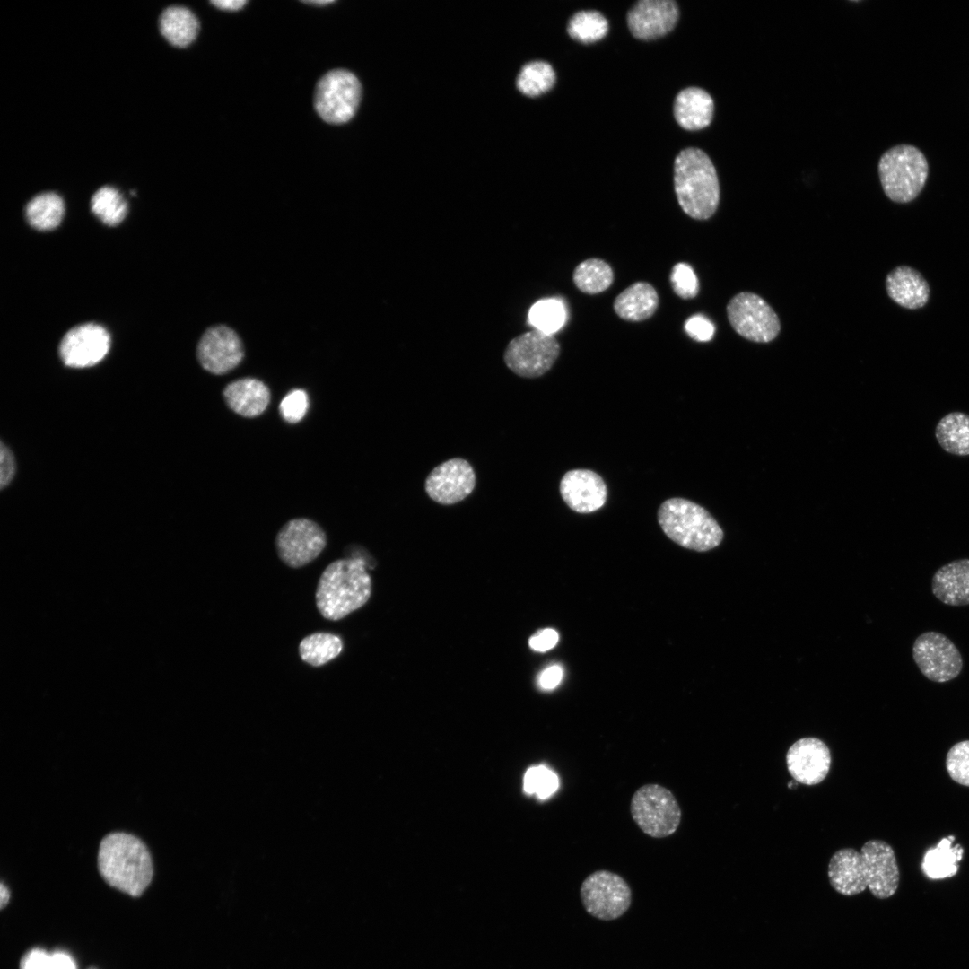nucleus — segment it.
<instances>
[{
    "label": "nucleus",
    "instance_id": "f257e3e1",
    "mask_svg": "<svg viewBox=\"0 0 969 969\" xmlns=\"http://www.w3.org/2000/svg\"><path fill=\"white\" fill-rule=\"evenodd\" d=\"M827 874L837 893L851 896L869 888L877 899L893 896L900 880L893 848L878 839L866 842L860 851L853 848L836 851L829 860Z\"/></svg>",
    "mask_w": 969,
    "mask_h": 969
},
{
    "label": "nucleus",
    "instance_id": "f03ea898",
    "mask_svg": "<svg viewBox=\"0 0 969 969\" xmlns=\"http://www.w3.org/2000/svg\"><path fill=\"white\" fill-rule=\"evenodd\" d=\"M98 869L112 887L139 896L151 883L153 862L146 845L136 836L116 832L106 835L98 852Z\"/></svg>",
    "mask_w": 969,
    "mask_h": 969
},
{
    "label": "nucleus",
    "instance_id": "7ed1b4c3",
    "mask_svg": "<svg viewBox=\"0 0 969 969\" xmlns=\"http://www.w3.org/2000/svg\"><path fill=\"white\" fill-rule=\"evenodd\" d=\"M371 593L366 563L361 558L338 559L329 563L319 579L316 606L324 618L337 621L362 607Z\"/></svg>",
    "mask_w": 969,
    "mask_h": 969
},
{
    "label": "nucleus",
    "instance_id": "20e7f679",
    "mask_svg": "<svg viewBox=\"0 0 969 969\" xmlns=\"http://www.w3.org/2000/svg\"><path fill=\"white\" fill-rule=\"evenodd\" d=\"M674 184L678 204L690 217L706 220L716 212L720 202L718 175L703 150L689 147L677 154Z\"/></svg>",
    "mask_w": 969,
    "mask_h": 969
},
{
    "label": "nucleus",
    "instance_id": "39448f33",
    "mask_svg": "<svg viewBox=\"0 0 969 969\" xmlns=\"http://www.w3.org/2000/svg\"><path fill=\"white\" fill-rule=\"evenodd\" d=\"M658 522L666 536L679 546L704 552L718 546L723 531L702 506L684 498H670L658 510Z\"/></svg>",
    "mask_w": 969,
    "mask_h": 969
},
{
    "label": "nucleus",
    "instance_id": "423d86ee",
    "mask_svg": "<svg viewBox=\"0 0 969 969\" xmlns=\"http://www.w3.org/2000/svg\"><path fill=\"white\" fill-rule=\"evenodd\" d=\"M878 175L886 196L896 203L914 200L925 186L929 164L920 149L898 144L888 149L878 162Z\"/></svg>",
    "mask_w": 969,
    "mask_h": 969
},
{
    "label": "nucleus",
    "instance_id": "0eeeda50",
    "mask_svg": "<svg viewBox=\"0 0 969 969\" xmlns=\"http://www.w3.org/2000/svg\"><path fill=\"white\" fill-rule=\"evenodd\" d=\"M630 811L639 828L653 838L673 834L682 817L674 794L657 783L644 784L636 790L631 799Z\"/></svg>",
    "mask_w": 969,
    "mask_h": 969
},
{
    "label": "nucleus",
    "instance_id": "6e6552de",
    "mask_svg": "<svg viewBox=\"0 0 969 969\" xmlns=\"http://www.w3.org/2000/svg\"><path fill=\"white\" fill-rule=\"evenodd\" d=\"M362 97V86L357 77L345 69H334L317 83L314 107L327 123L340 125L355 114Z\"/></svg>",
    "mask_w": 969,
    "mask_h": 969
},
{
    "label": "nucleus",
    "instance_id": "1a4fd4ad",
    "mask_svg": "<svg viewBox=\"0 0 969 969\" xmlns=\"http://www.w3.org/2000/svg\"><path fill=\"white\" fill-rule=\"evenodd\" d=\"M559 354L560 345L554 335L535 329L514 337L508 344L503 359L518 376L537 378L552 368Z\"/></svg>",
    "mask_w": 969,
    "mask_h": 969
},
{
    "label": "nucleus",
    "instance_id": "9d476101",
    "mask_svg": "<svg viewBox=\"0 0 969 969\" xmlns=\"http://www.w3.org/2000/svg\"><path fill=\"white\" fill-rule=\"evenodd\" d=\"M727 315L738 335L755 343H768L781 330L773 309L754 292H742L732 297L727 305Z\"/></svg>",
    "mask_w": 969,
    "mask_h": 969
},
{
    "label": "nucleus",
    "instance_id": "9b49d317",
    "mask_svg": "<svg viewBox=\"0 0 969 969\" xmlns=\"http://www.w3.org/2000/svg\"><path fill=\"white\" fill-rule=\"evenodd\" d=\"M580 893L586 911L605 921L622 916L632 901V891L626 881L608 870H597L589 875L583 880Z\"/></svg>",
    "mask_w": 969,
    "mask_h": 969
},
{
    "label": "nucleus",
    "instance_id": "f8f14e48",
    "mask_svg": "<svg viewBox=\"0 0 969 969\" xmlns=\"http://www.w3.org/2000/svg\"><path fill=\"white\" fill-rule=\"evenodd\" d=\"M912 651L921 673L932 682H949L956 678L963 669L964 662L959 650L941 633L927 631L921 633L913 642Z\"/></svg>",
    "mask_w": 969,
    "mask_h": 969
},
{
    "label": "nucleus",
    "instance_id": "ddd939ff",
    "mask_svg": "<svg viewBox=\"0 0 969 969\" xmlns=\"http://www.w3.org/2000/svg\"><path fill=\"white\" fill-rule=\"evenodd\" d=\"M326 544L327 537L321 527L306 518L289 520L275 537L278 557L292 568L311 563L320 554Z\"/></svg>",
    "mask_w": 969,
    "mask_h": 969
},
{
    "label": "nucleus",
    "instance_id": "4468645a",
    "mask_svg": "<svg viewBox=\"0 0 969 969\" xmlns=\"http://www.w3.org/2000/svg\"><path fill=\"white\" fill-rule=\"evenodd\" d=\"M475 486V471L470 463L461 458L448 459L435 467L424 483L428 496L442 505L463 501Z\"/></svg>",
    "mask_w": 969,
    "mask_h": 969
},
{
    "label": "nucleus",
    "instance_id": "2eb2a0df",
    "mask_svg": "<svg viewBox=\"0 0 969 969\" xmlns=\"http://www.w3.org/2000/svg\"><path fill=\"white\" fill-rule=\"evenodd\" d=\"M110 347V336L101 326L83 324L70 329L59 345V355L69 367L84 368L99 363Z\"/></svg>",
    "mask_w": 969,
    "mask_h": 969
},
{
    "label": "nucleus",
    "instance_id": "dca6fc26",
    "mask_svg": "<svg viewBox=\"0 0 969 969\" xmlns=\"http://www.w3.org/2000/svg\"><path fill=\"white\" fill-rule=\"evenodd\" d=\"M196 355L205 371L222 375L240 363L244 350L237 333L220 325L212 327L204 333L197 345Z\"/></svg>",
    "mask_w": 969,
    "mask_h": 969
},
{
    "label": "nucleus",
    "instance_id": "f3484780",
    "mask_svg": "<svg viewBox=\"0 0 969 969\" xmlns=\"http://www.w3.org/2000/svg\"><path fill=\"white\" fill-rule=\"evenodd\" d=\"M832 763L831 752L817 738H802L787 751L786 764L790 774L799 783L816 785L827 776Z\"/></svg>",
    "mask_w": 969,
    "mask_h": 969
},
{
    "label": "nucleus",
    "instance_id": "a211bd4d",
    "mask_svg": "<svg viewBox=\"0 0 969 969\" xmlns=\"http://www.w3.org/2000/svg\"><path fill=\"white\" fill-rule=\"evenodd\" d=\"M678 15L677 4L672 0H641L628 12L627 24L635 38L650 40L668 33Z\"/></svg>",
    "mask_w": 969,
    "mask_h": 969
},
{
    "label": "nucleus",
    "instance_id": "6ab92c4d",
    "mask_svg": "<svg viewBox=\"0 0 969 969\" xmlns=\"http://www.w3.org/2000/svg\"><path fill=\"white\" fill-rule=\"evenodd\" d=\"M560 494L566 505L579 513H590L607 501V489L603 478L589 469H572L562 477Z\"/></svg>",
    "mask_w": 969,
    "mask_h": 969
},
{
    "label": "nucleus",
    "instance_id": "aec40b11",
    "mask_svg": "<svg viewBox=\"0 0 969 969\" xmlns=\"http://www.w3.org/2000/svg\"><path fill=\"white\" fill-rule=\"evenodd\" d=\"M931 591L945 605L968 606L969 559L954 560L939 567L933 574Z\"/></svg>",
    "mask_w": 969,
    "mask_h": 969
},
{
    "label": "nucleus",
    "instance_id": "412c9836",
    "mask_svg": "<svg viewBox=\"0 0 969 969\" xmlns=\"http://www.w3.org/2000/svg\"><path fill=\"white\" fill-rule=\"evenodd\" d=\"M223 397L228 407L234 413L253 418L266 411L271 394L263 381L254 378H243L229 383L223 391Z\"/></svg>",
    "mask_w": 969,
    "mask_h": 969
},
{
    "label": "nucleus",
    "instance_id": "4be33fe9",
    "mask_svg": "<svg viewBox=\"0 0 969 969\" xmlns=\"http://www.w3.org/2000/svg\"><path fill=\"white\" fill-rule=\"evenodd\" d=\"M888 296L898 305L910 310L923 307L930 297V286L915 269L901 266L893 269L886 278Z\"/></svg>",
    "mask_w": 969,
    "mask_h": 969
},
{
    "label": "nucleus",
    "instance_id": "5701e85b",
    "mask_svg": "<svg viewBox=\"0 0 969 969\" xmlns=\"http://www.w3.org/2000/svg\"><path fill=\"white\" fill-rule=\"evenodd\" d=\"M714 111L711 96L699 87H687L677 95L674 116L680 127L686 130H700L708 127Z\"/></svg>",
    "mask_w": 969,
    "mask_h": 969
},
{
    "label": "nucleus",
    "instance_id": "b1692460",
    "mask_svg": "<svg viewBox=\"0 0 969 969\" xmlns=\"http://www.w3.org/2000/svg\"><path fill=\"white\" fill-rule=\"evenodd\" d=\"M658 305L659 296L654 287L645 282H637L615 298L614 310L621 319L635 322L651 317Z\"/></svg>",
    "mask_w": 969,
    "mask_h": 969
},
{
    "label": "nucleus",
    "instance_id": "393cba45",
    "mask_svg": "<svg viewBox=\"0 0 969 969\" xmlns=\"http://www.w3.org/2000/svg\"><path fill=\"white\" fill-rule=\"evenodd\" d=\"M159 27L167 41L178 48L190 45L199 31L196 16L188 8L180 5L166 8L160 16Z\"/></svg>",
    "mask_w": 969,
    "mask_h": 969
},
{
    "label": "nucleus",
    "instance_id": "a878e982",
    "mask_svg": "<svg viewBox=\"0 0 969 969\" xmlns=\"http://www.w3.org/2000/svg\"><path fill=\"white\" fill-rule=\"evenodd\" d=\"M954 840L952 835L943 838L935 847L925 852L921 868L928 877L942 879L956 874L964 850L959 844L953 846Z\"/></svg>",
    "mask_w": 969,
    "mask_h": 969
},
{
    "label": "nucleus",
    "instance_id": "bb28decb",
    "mask_svg": "<svg viewBox=\"0 0 969 969\" xmlns=\"http://www.w3.org/2000/svg\"><path fill=\"white\" fill-rule=\"evenodd\" d=\"M936 439L947 453L969 455V415L951 412L943 416L935 429Z\"/></svg>",
    "mask_w": 969,
    "mask_h": 969
},
{
    "label": "nucleus",
    "instance_id": "cd10ccee",
    "mask_svg": "<svg viewBox=\"0 0 969 969\" xmlns=\"http://www.w3.org/2000/svg\"><path fill=\"white\" fill-rule=\"evenodd\" d=\"M65 213L63 199L54 192L35 196L25 208L28 223L39 231L53 230L59 225Z\"/></svg>",
    "mask_w": 969,
    "mask_h": 969
},
{
    "label": "nucleus",
    "instance_id": "c85d7f7f",
    "mask_svg": "<svg viewBox=\"0 0 969 969\" xmlns=\"http://www.w3.org/2000/svg\"><path fill=\"white\" fill-rule=\"evenodd\" d=\"M343 650L342 640L329 633H315L299 644L301 659L313 667L322 666L336 658Z\"/></svg>",
    "mask_w": 969,
    "mask_h": 969
},
{
    "label": "nucleus",
    "instance_id": "c756f323",
    "mask_svg": "<svg viewBox=\"0 0 969 969\" xmlns=\"http://www.w3.org/2000/svg\"><path fill=\"white\" fill-rule=\"evenodd\" d=\"M611 266L602 259L589 258L577 266L573 282L584 293L597 294L607 290L613 283Z\"/></svg>",
    "mask_w": 969,
    "mask_h": 969
},
{
    "label": "nucleus",
    "instance_id": "7c9ffc66",
    "mask_svg": "<svg viewBox=\"0 0 969 969\" xmlns=\"http://www.w3.org/2000/svg\"><path fill=\"white\" fill-rule=\"evenodd\" d=\"M91 209L103 223L115 226L126 217L127 204L118 189L104 186L93 194Z\"/></svg>",
    "mask_w": 969,
    "mask_h": 969
},
{
    "label": "nucleus",
    "instance_id": "2f4dec72",
    "mask_svg": "<svg viewBox=\"0 0 969 969\" xmlns=\"http://www.w3.org/2000/svg\"><path fill=\"white\" fill-rule=\"evenodd\" d=\"M567 31L571 38L579 42L592 43L606 36L608 31V22L598 11H580L569 20Z\"/></svg>",
    "mask_w": 969,
    "mask_h": 969
},
{
    "label": "nucleus",
    "instance_id": "473e14b6",
    "mask_svg": "<svg viewBox=\"0 0 969 969\" xmlns=\"http://www.w3.org/2000/svg\"><path fill=\"white\" fill-rule=\"evenodd\" d=\"M567 311L564 303L558 299H544L537 301L529 310L528 321L537 329L554 335L564 325Z\"/></svg>",
    "mask_w": 969,
    "mask_h": 969
},
{
    "label": "nucleus",
    "instance_id": "72a5a7b5",
    "mask_svg": "<svg viewBox=\"0 0 969 969\" xmlns=\"http://www.w3.org/2000/svg\"><path fill=\"white\" fill-rule=\"evenodd\" d=\"M554 83L555 73L551 65L545 61L526 64L517 79L518 89L529 97H536L548 92Z\"/></svg>",
    "mask_w": 969,
    "mask_h": 969
},
{
    "label": "nucleus",
    "instance_id": "f704fd0d",
    "mask_svg": "<svg viewBox=\"0 0 969 969\" xmlns=\"http://www.w3.org/2000/svg\"><path fill=\"white\" fill-rule=\"evenodd\" d=\"M559 786L556 774L545 766L529 768L524 775L523 788L528 794H536L539 799H546L554 794Z\"/></svg>",
    "mask_w": 969,
    "mask_h": 969
},
{
    "label": "nucleus",
    "instance_id": "c9c22d12",
    "mask_svg": "<svg viewBox=\"0 0 969 969\" xmlns=\"http://www.w3.org/2000/svg\"><path fill=\"white\" fill-rule=\"evenodd\" d=\"M946 768L954 781L969 787V740L960 741L948 750Z\"/></svg>",
    "mask_w": 969,
    "mask_h": 969
},
{
    "label": "nucleus",
    "instance_id": "e433bc0d",
    "mask_svg": "<svg viewBox=\"0 0 969 969\" xmlns=\"http://www.w3.org/2000/svg\"><path fill=\"white\" fill-rule=\"evenodd\" d=\"M670 283L675 293L682 299H692L698 293V279L688 264L677 263L673 266Z\"/></svg>",
    "mask_w": 969,
    "mask_h": 969
},
{
    "label": "nucleus",
    "instance_id": "4c0bfd02",
    "mask_svg": "<svg viewBox=\"0 0 969 969\" xmlns=\"http://www.w3.org/2000/svg\"><path fill=\"white\" fill-rule=\"evenodd\" d=\"M309 408L308 394L300 388L289 392L280 402L279 412L283 419L289 423L301 422Z\"/></svg>",
    "mask_w": 969,
    "mask_h": 969
},
{
    "label": "nucleus",
    "instance_id": "58836bf2",
    "mask_svg": "<svg viewBox=\"0 0 969 969\" xmlns=\"http://www.w3.org/2000/svg\"><path fill=\"white\" fill-rule=\"evenodd\" d=\"M685 332L690 337L699 342L710 341L714 334V325L703 315H694L685 324Z\"/></svg>",
    "mask_w": 969,
    "mask_h": 969
},
{
    "label": "nucleus",
    "instance_id": "ea45409f",
    "mask_svg": "<svg viewBox=\"0 0 969 969\" xmlns=\"http://www.w3.org/2000/svg\"><path fill=\"white\" fill-rule=\"evenodd\" d=\"M15 474V460L11 450L3 442L0 446V486L4 488Z\"/></svg>",
    "mask_w": 969,
    "mask_h": 969
},
{
    "label": "nucleus",
    "instance_id": "a19ab883",
    "mask_svg": "<svg viewBox=\"0 0 969 969\" xmlns=\"http://www.w3.org/2000/svg\"><path fill=\"white\" fill-rule=\"evenodd\" d=\"M20 969H51V955L41 948L31 949L22 958Z\"/></svg>",
    "mask_w": 969,
    "mask_h": 969
},
{
    "label": "nucleus",
    "instance_id": "79ce46f5",
    "mask_svg": "<svg viewBox=\"0 0 969 969\" xmlns=\"http://www.w3.org/2000/svg\"><path fill=\"white\" fill-rule=\"evenodd\" d=\"M558 633L553 629H544L529 639V646L536 651H546L558 642Z\"/></svg>",
    "mask_w": 969,
    "mask_h": 969
},
{
    "label": "nucleus",
    "instance_id": "37998d69",
    "mask_svg": "<svg viewBox=\"0 0 969 969\" xmlns=\"http://www.w3.org/2000/svg\"><path fill=\"white\" fill-rule=\"evenodd\" d=\"M563 677V670L559 666H551L546 668L539 676L538 684L543 689L556 687Z\"/></svg>",
    "mask_w": 969,
    "mask_h": 969
},
{
    "label": "nucleus",
    "instance_id": "c03bdc74",
    "mask_svg": "<svg viewBox=\"0 0 969 969\" xmlns=\"http://www.w3.org/2000/svg\"><path fill=\"white\" fill-rule=\"evenodd\" d=\"M51 955V969H77L73 957L64 951H56Z\"/></svg>",
    "mask_w": 969,
    "mask_h": 969
},
{
    "label": "nucleus",
    "instance_id": "a18cd8bd",
    "mask_svg": "<svg viewBox=\"0 0 969 969\" xmlns=\"http://www.w3.org/2000/svg\"><path fill=\"white\" fill-rule=\"evenodd\" d=\"M211 4H213L215 7H217V8H219L221 10L238 11V10H240L247 4V1H242V0H229V1L221 0V1H211Z\"/></svg>",
    "mask_w": 969,
    "mask_h": 969
},
{
    "label": "nucleus",
    "instance_id": "49530a36",
    "mask_svg": "<svg viewBox=\"0 0 969 969\" xmlns=\"http://www.w3.org/2000/svg\"><path fill=\"white\" fill-rule=\"evenodd\" d=\"M9 897H10V893H9L8 888L4 885V883H1V886H0V904H1V908H4L7 904V903L9 901Z\"/></svg>",
    "mask_w": 969,
    "mask_h": 969
},
{
    "label": "nucleus",
    "instance_id": "de8ad7c7",
    "mask_svg": "<svg viewBox=\"0 0 969 969\" xmlns=\"http://www.w3.org/2000/svg\"><path fill=\"white\" fill-rule=\"evenodd\" d=\"M334 1H304V3H306V4H316V5H325V4H331Z\"/></svg>",
    "mask_w": 969,
    "mask_h": 969
}]
</instances>
